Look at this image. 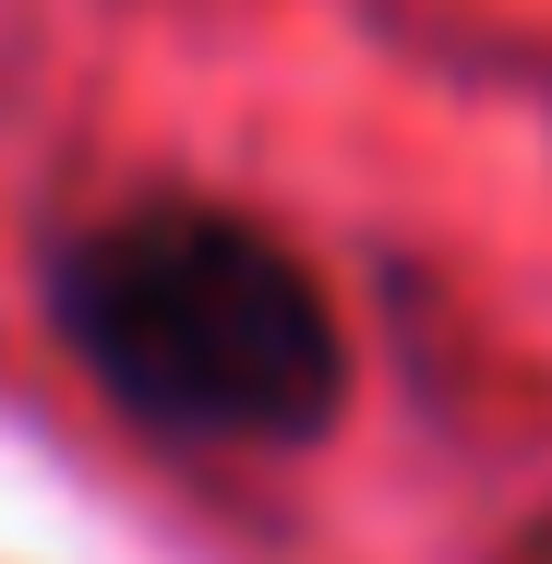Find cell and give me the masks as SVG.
I'll return each instance as SVG.
<instances>
[{
  "label": "cell",
  "instance_id": "6da1fadb",
  "mask_svg": "<svg viewBox=\"0 0 552 564\" xmlns=\"http://www.w3.org/2000/svg\"><path fill=\"white\" fill-rule=\"evenodd\" d=\"M61 337L132 421L181 445H313L348 409L313 264L228 205H120L61 252Z\"/></svg>",
  "mask_w": 552,
  "mask_h": 564
}]
</instances>
